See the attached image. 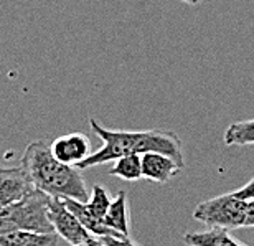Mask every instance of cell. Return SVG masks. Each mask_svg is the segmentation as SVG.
I'll use <instances>...</instances> for the list:
<instances>
[{
    "label": "cell",
    "instance_id": "cell-1",
    "mask_svg": "<svg viewBox=\"0 0 254 246\" xmlns=\"http://www.w3.org/2000/svg\"><path fill=\"white\" fill-rule=\"evenodd\" d=\"M91 129L96 136L104 142L98 151L93 152L88 159L79 162V170L91 168L106 162H113L124 156H142L145 152H162L175 159L182 167H185L184 161V147H182L180 137L172 131H113L106 129L96 119H89Z\"/></svg>",
    "mask_w": 254,
    "mask_h": 246
},
{
    "label": "cell",
    "instance_id": "cell-2",
    "mask_svg": "<svg viewBox=\"0 0 254 246\" xmlns=\"http://www.w3.org/2000/svg\"><path fill=\"white\" fill-rule=\"evenodd\" d=\"M20 165L28 173L33 187L50 197L78 202H88L91 197L79 168L60 162L47 139L30 142L22 154Z\"/></svg>",
    "mask_w": 254,
    "mask_h": 246
},
{
    "label": "cell",
    "instance_id": "cell-3",
    "mask_svg": "<svg viewBox=\"0 0 254 246\" xmlns=\"http://www.w3.org/2000/svg\"><path fill=\"white\" fill-rule=\"evenodd\" d=\"M50 195L32 190L22 200L0 210V235L12 232L55 233L48 218Z\"/></svg>",
    "mask_w": 254,
    "mask_h": 246
},
{
    "label": "cell",
    "instance_id": "cell-4",
    "mask_svg": "<svg viewBox=\"0 0 254 246\" xmlns=\"http://www.w3.org/2000/svg\"><path fill=\"white\" fill-rule=\"evenodd\" d=\"M246 207L248 200L236 197L235 192L223 193L198 203L193 210V218L205 223L208 228H221L230 232V230L245 228Z\"/></svg>",
    "mask_w": 254,
    "mask_h": 246
},
{
    "label": "cell",
    "instance_id": "cell-5",
    "mask_svg": "<svg viewBox=\"0 0 254 246\" xmlns=\"http://www.w3.org/2000/svg\"><path fill=\"white\" fill-rule=\"evenodd\" d=\"M63 202L91 235H94V237H108V235L123 237L121 233L113 232L104 225V217L108 213L111 203H113V198L104 187L94 185L88 202H78V200L73 198H63Z\"/></svg>",
    "mask_w": 254,
    "mask_h": 246
},
{
    "label": "cell",
    "instance_id": "cell-6",
    "mask_svg": "<svg viewBox=\"0 0 254 246\" xmlns=\"http://www.w3.org/2000/svg\"><path fill=\"white\" fill-rule=\"evenodd\" d=\"M48 218L50 223L58 237L66 240L71 246L78 245L91 237V233L86 230L78 218L69 212L62 198H50L48 203Z\"/></svg>",
    "mask_w": 254,
    "mask_h": 246
},
{
    "label": "cell",
    "instance_id": "cell-7",
    "mask_svg": "<svg viewBox=\"0 0 254 246\" xmlns=\"http://www.w3.org/2000/svg\"><path fill=\"white\" fill-rule=\"evenodd\" d=\"M35 190L28 173L18 167H0V210Z\"/></svg>",
    "mask_w": 254,
    "mask_h": 246
},
{
    "label": "cell",
    "instance_id": "cell-8",
    "mask_svg": "<svg viewBox=\"0 0 254 246\" xmlns=\"http://www.w3.org/2000/svg\"><path fill=\"white\" fill-rule=\"evenodd\" d=\"M53 156L60 162L68 164V165H78L84 159H88L91 154V142L86 134L81 132H71V134L57 137L52 144Z\"/></svg>",
    "mask_w": 254,
    "mask_h": 246
},
{
    "label": "cell",
    "instance_id": "cell-9",
    "mask_svg": "<svg viewBox=\"0 0 254 246\" xmlns=\"http://www.w3.org/2000/svg\"><path fill=\"white\" fill-rule=\"evenodd\" d=\"M142 177L147 180H154L159 183H167L172 180L182 168L180 164L167 154L162 152H145L140 156Z\"/></svg>",
    "mask_w": 254,
    "mask_h": 246
},
{
    "label": "cell",
    "instance_id": "cell-10",
    "mask_svg": "<svg viewBox=\"0 0 254 246\" xmlns=\"http://www.w3.org/2000/svg\"><path fill=\"white\" fill-rule=\"evenodd\" d=\"M104 225L123 237H129V203L126 192L121 190L118 197L113 198V203L104 217Z\"/></svg>",
    "mask_w": 254,
    "mask_h": 246
},
{
    "label": "cell",
    "instance_id": "cell-11",
    "mask_svg": "<svg viewBox=\"0 0 254 246\" xmlns=\"http://www.w3.org/2000/svg\"><path fill=\"white\" fill-rule=\"evenodd\" d=\"M182 242L189 246H245L230 235L228 230L210 228L206 232L185 233Z\"/></svg>",
    "mask_w": 254,
    "mask_h": 246
},
{
    "label": "cell",
    "instance_id": "cell-12",
    "mask_svg": "<svg viewBox=\"0 0 254 246\" xmlns=\"http://www.w3.org/2000/svg\"><path fill=\"white\" fill-rule=\"evenodd\" d=\"M57 233L12 232L0 235V246H58Z\"/></svg>",
    "mask_w": 254,
    "mask_h": 246
},
{
    "label": "cell",
    "instance_id": "cell-13",
    "mask_svg": "<svg viewBox=\"0 0 254 246\" xmlns=\"http://www.w3.org/2000/svg\"><path fill=\"white\" fill-rule=\"evenodd\" d=\"M223 141L226 146H254V119L230 124L225 131Z\"/></svg>",
    "mask_w": 254,
    "mask_h": 246
},
{
    "label": "cell",
    "instance_id": "cell-14",
    "mask_svg": "<svg viewBox=\"0 0 254 246\" xmlns=\"http://www.w3.org/2000/svg\"><path fill=\"white\" fill-rule=\"evenodd\" d=\"M109 175L119 177L127 182H135L142 178V167H140V156H124L114 161V167L108 170Z\"/></svg>",
    "mask_w": 254,
    "mask_h": 246
},
{
    "label": "cell",
    "instance_id": "cell-15",
    "mask_svg": "<svg viewBox=\"0 0 254 246\" xmlns=\"http://www.w3.org/2000/svg\"><path fill=\"white\" fill-rule=\"evenodd\" d=\"M99 238L106 246H139L132 242L129 237H111V235H108V237H99Z\"/></svg>",
    "mask_w": 254,
    "mask_h": 246
},
{
    "label": "cell",
    "instance_id": "cell-16",
    "mask_svg": "<svg viewBox=\"0 0 254 246\" xmlns=\"http://www.w3.org/2000/svg\"><path fill=\"white\" fill-rule=\"evenodd\" d=\"M235 195L243 198V200H253L254 198V177L246 183V185L238 188V190L235 192Z\"/></svg>",
    "mask_w": 254,
    "mask_h": 246
},
{
    "label": "cell",
    "instance_id": "cell-17",
    "mask_svg": "<svg viewBox=\"0 0 254 246\" xmlns=\"http://www.w3.org/2000/svg\"><path fill=\"white\" fill-rule=\"evenodd\" d=\"M245 227H253L254 228V198L248 200V207H246V223Z\"/></svg>",
    "mask_w": 254,
    "mask_h": 246
},
{
    "label": "cell",
    "instance_id": "cell-18",
    "mask_svg": "<svg viewBox=\"0 0 254 246\" xmlns=\"http://www.w3.org/2000/svg\"><path fill=\"white\" fill-rule=\"evenodd\" d=\"M73 246H106V245L101 242L99 237H94V235H91L88 240H84V242H81L78 245H73Z\"/></svg>",
    "mask_w": 254,
    "mask_h": 246
},
{
    "label": "cell",
    "instance_id": "cell-19",
    "mask_svg": "<svg viewBox=\"0 0 254 246\" xmlns=\"http://www.w3.org/2000/svg\"><path fill=\"white\" fill-rule=\"evenodd\" d=\"M180 2H185V3H189V5H198L201 2V0H180Z\"/></svg>",
    "mask_w": 254,
    "mask_h": 246
}]
</instances>
